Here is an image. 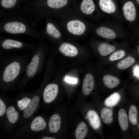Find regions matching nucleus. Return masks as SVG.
<instances>
[{"label":"nucleus","mask_w":139,"mask_h":139,"mask_svg":"<svg viewBox=\"0 0 139 139\" xmlns=\"http://www.w3.org/2000/svg\"><path fill=\"white\" fill-rule=\"evenodd\" d=\"M67 3V0H48L47 1V4L49 7L55 9L63 7Z\"/></svg>","instance_id":"nucleus-25"},{"label":"nucleus","mask_w":139,"mask_h":139,"mask_svg":"<svg viewBox=\"0 0 139 139\" xmlns=\"http://www.w3.org/2000/svg\"><path fill=\"white\" fill-rule=\"evenodd\" d=\"M67 28L68 32L75 35H80L85 31L86 27L82 21L78 20H72L67 24Z\"/></svg>","instance_id":"nucleus-9"},{"label":"nucleus","mask_w":139,"mask_h":139,"mask_svg":"<svg viewBox=\"0 0 139 139\" xmlns=\"http://www.w3.org/2000/svg\"><path fill=\"white\" fill-rule=\"evenodd\" d=\"M42 139H55L56 138L49 136H45L41 137V138Z\"/></svg>","instance_id":"nucleus-32"},{"label":"nucleus","mask_w":139,"mask_h":139,"mask_svg":"<svg viewBox=\"0 0 139 139\" xmlns=\"http://www.w3.org/2000/svg\"><path fill=\"white\" fill-rule=\"evenodd\" d=\"M135 61V60L133 57L128 56L119 62L117 64V66L119 69L125 70L132 65Z\"/></svg>","instance_id":"nucleus-24"},{"label":"nucleus","mask_w":139,"mask_h":139,"mask_svg":"<svg viewBox=\"0 0 139 139\" xmlns=\"http://www.w3.org/2000/svg\"><path fill=\"white\" fill-rule=\"evenodd\" d=\"M113 111L112 110L108 108H105L101 111V118L103 123L108 124L112 123L113 120Z\"/></svg>","instance_id":"nucleus-21"},{"label":"nucleus","mask_w":139,"mask_h":139,"mask_svg":"<svg viewBox=\"0 0 139 139\" xmlns=\"http://www.w3.org/2000/svg\"><path fill=\"white\" fill-rule=\"evenodd\" d=\"M137 3L139 4V0H136Z\"/></svg>","instance_id":"nucleus-34"},{"label":"nucleus","mask_w":139,"mask_h":139,"mask_svg":"<svg viewBox=\"0 0 139 139\" xmlns=\"http://www.w3.org/2000/svg\"><path fill=\"white\" fill-rule=\"evenodd\" d=\"M116 49V46L106 42H102L98 46V50L102 56H105L114 51Z\"/></svg>","instance_id":"nucleus-16"},{"label":"nucleus","mask_w":139,"mask_h":139,"mask_svg":"<svg viewBox=\"0 0 139 139\" xmlns=\"http://www.w3.org/2000/svg\"><path fill=\"white\" fill-rule=\"evenodd\" d=\"M81 9L85 14H92L95 10V6L93 0H83L81 4Z\"/></svg>","instance_id":"nucleus-17"},{"label":"nucleus","mask_w":139,"mask_h":139,"mask_svg":"<svg viewBox=\"0 0 139 139\" xmlns=\"http://www.w3.org/2000/svg\"><path fill=\"white\" fill-rule=\"evenodd\" d=\"M87 116L91 126L93 129H97L99 128L101 121L98 114L95 111L89 110L87 113Z\"/></svg>","instance_id":"nucleus-15"},{"label":"nucleus","mask_w":139,"mask_h":139,"mask_svg":"<svg viewBox=\"0 0 139 139\" xmlns=\"http://www.w3.org/2000/svg\"><path fill=\"white\" fill-rule=\"evenodd\" d=\"M61 118L59 115L57 114L53 115L50 117L48 123L49 132L55 133L58 132L60 127Z\"/></svg>","instance_id":"nucleus-13"},{"label":"nucleus","mask_w":139,"mask_h":139,"mask_svg":"<svg viewBox=\"0 0 139 139\" xmlns=\"http://www.w3.org/2000/svg\"><path fill=\"white\" fill-rule=\"evenodd\" d=\"M137 110L136 107L134 105L131 106L129 108L128 117L129 120L133 125H136L137 123Z\"/></svg>","instance_id":"nucleus-26"},{"label":"nucleus","mask_w":139,"mask_h":139,"mask_svg":"<svg viewBox=\"0 0 139 139\" xmlns=\"http://www.w3.org/2000/svg\"><path fill=\"white\" fill-rule=\"evenodd\" d=\"M59 50L61 53L66 56L74 57L78 54L77 48L73 45L68 43H62Z\"/></svg>","instance_id":"nucleus-12"},{"label":"nucleus","mask_w":139,"mask_h":139,"mask_svg":"<svg viewBox=\"0 0 139 139\" xmlns=\"http://www.w3.org/2000/svg\"><path fill=\"white\" fill-rule=\"evenodd\" d=\"M65 80L67 82L72 84H76L77 82V78L71 77L68 76L65 77Z\"/></svg>","instance_id":"nucleus-31"},{"label":"nucleus","mask_w":139,"mask_h":139,"mask_svg":"<svg viewBox=\"0 0 139 139\" xmlns=\"http://www.w3.org/2000/svg\"><path fill=\"white\" fill-rule=\"evenodd\" d=\"M103 80L105 85L111 89L116 87L120 83L119 80L117 77L109 75L107 74L105 75Z\"/></svg>","instance_id":"nucleus-19"},{"label":"nucleus","mask_w":139,"mask_h":139,"mask_svg":"<svg viewBox=\"0 0 139 139\" xmlns=\"http://www.w3.org/2000/svg\"><path fill=\"white\" fill-rule=\"evenodd\" d=\"M45 56V52L40 48L35 50L31 55L30 61L24 71V75L17 84L19 89H22L30 81L40 73L43 66Z\"/></svg>","instance_id":"nucleus-2"},{"label":"nucleus","mask_w":139,"mask_h":139,"mask_svg":"<svg viewBox=\"0 0 139 139\" xmlns=\"http://www.w3.org/2000/svg\"><path fill=\"white\" fill-rule=\"evenodd\" d=\"M17 107L12 104L8 107L4 118L5 120L2 123L3 127L10 132L14 126L18 123L20 118L19 111Z\"/></svg>","instance_id":"nucleus-7"},{"label":"nucleus","mask_w":139,"mask_h":139,"mask_svg":"<svg viewBox=\"0 0 139 139\" xmlns=\"http://www.w3.org/2000/svg\"><path fill=\"white\" fill-rule=\"evenodd\" d=\"M94 86V81L92 74L88 73L85 76L82 85V90L86 95L89 94L93 90Z\"/></svg>","instance_id":"nucleus-14"},{"label":"nucleus","mask_w":139,"mask_h":139,"mask_svg":"<svg viewBox=\"0 0 139 139\" xmlns=\"http://www.w3.org/2000/svg\"><path fill=\"white\" fill-rule=\"evenodd\" d=\"M8 107L7 102L4 98L2 96L0 97V117L1 121L6 114Z\"/></svg>","instance_id":"nucleus-28"},{"label":"nucleus","mask_w":139,"mask_h":139,"mask_svg":"<svg viewBox=\"0 0 139 139\" xmlns=\"http://www.w3.org/2000/svg\"><path fill=\"white\" fill-rule=\"evenodd\" d=\"M125 54V51L123 49H120L116 51L109 57V60L111 61H113L120 59L124 56Z\"/></svg>","instance_id":"nucleus-29"},{"label":"nucleus","mask_w":139,"mask_h":139,"mask_svg":"<svg viewBox=\"0 0 139 139\" xmlns=\"http://www.w3.org/2000/svg\"><path fill=\"white\" fill-rule=\"evenodd\" d=\"M33 92H25L21 93L16 98V106L19 110L23 111L30 102Z\"/></svg>","instance_id":"nucleus-10"},{"label":"nucleus","mask_w":139,"mask_h":139,"mask_svg":"<svg viewBox=\"0 0 139 139\" xmlns=\"http://www.w3.org/2000/svg\"><path fill=\"white\" fill-rule=\"evenodd\" d=\"M118 119L120 126L124 131H126L128 128V122L127 115L125 111L120 109L118 112Z\"/></svg>","instance_id":"nucleus-20"},{"label":"nucleus","mask_w":139,"mask_h":139,"mask_svg":"<svg viewBox=\"0 0 139 139\" xmlns=\"http://www.w3.org/2000/svg\"><path fill=\"white\" fill-rule=\"evenodd\" d=\"M137 49H138V54L139 55V45L138 46Z\"/></svg>","instance_id":"nucleus-33"},{"label":"nucleus","mask_w":139,"mask_h":139,"mask_svg":"<svg viewBox=\"0 0 139 139\" xmlns=\"http://www.w3.org/2000/svg\"><path fill=\"white\" fill-rule=\"evenodd\" d=\"M17 0H2V6L6 8H10L13 6L15 4Z\"/></svg>","instance_id":"nucleus-30"},{"label":"nucleus","mask_w":139,"mask_h":139,"mask_svg":"<svg viewBox=\"0 0 139 139\" xmlns=\"http://www.w3.org/2000/svg\"><path fill=\"white\" fill-rule=\"evenodd\" d=\"M5 31L9 33L16 34L23 33L26 30V27L23 23L17 22H8L4 27Z\"/></svg>","instance_id":"nucleus-11"},{"label":"nucleus","mask_w":139,"mask_h":139,"mask_svg":"<svg viewBox=\"0 0 139 139\" xmlns=\"http://www.w3.org/2000/svg\"><path fill=\"white\" fill-rule=\"evenodd\" d=\"M58 91V85L54 83L49 84L45 88L42 97L44 103H50L56 98Z\"/></svg>","instance_id":"nucleus-8"},{"label":"nucleus","mask_w":139,"mask_h":139,"mask_svg":"<svg viewBox=\"0 0 139 139\" xmlns=\"http://www.w3.org/2000/svg\"><path fill=\"white\" fill-rule=\"evenodd\" d=\"M120 96L117 92H114L107 97L105 100V104L108 107H112L116 105L119 102Z\"/></svg>","instance_id":"nucleus-23"},{"label":"nucleus","mask_w":139,"mask_h":139,"mask_svg":"<svg viewBox=\"0 0 139 139\" xmlns=\"http://www.w3.org/2000/svg\"><path fill=\"white\" fill-rule=\"evenodd\" d=\"M31 55H0V90L1 92L14 89L18 80L24 71Z\"/></svg>","instance_id":"nucleus-1"},{"label":"nucleus","mask_w":139,"mask_h":139,"mask_svg":"<svg viewBox=\"0 0 139 139\" xmlns=\"http://www.w3.org/2000/svg\"><path fill=\"white\" fill-rule=\"evenodd\" d=\"M88 131V127L86 123L81 122L77 126L75 131V136L77 139H83L86 136Z\"/></svg>","instance_id":"nucleus-22"},{"label":"nucleus","mask_w":139,"mask_h":139,"mask_svg":"<svg viewBox=\"0 0 139 139\" xmlns=\"http://www.w3.org/2000/svg\"><path fill=\"white\" fill-rule=\"evenodd\" d=\"M138 128H139V123L138 124Z\"/></svg>","instance_id":"nucleus-35"},{"label":"nucleus","mask_w":139,"mask_h":139,"mask_svg":"<svg viewBox=\"0 0 139 139\" xmlns=\"http://www.w3.org/2000/svg\"><path fill=\"white\" fill-rule=\"evenodd\" d=\"M100 9L104 13L121 23L124 20L122 13L113 0H99Z\"/></svg>","instance_id":"nucleus-6"},{"label":"nucleus","mask_w":139,"mask_h":139,"mask_svg":"<svg viewBox=\"0 0 139 139\" xmlns=\"http://www.w3.org/2000/svg\"><path fill=\"white\" fill-rule=\"evenodd\" d=\"M1 46L3 49L7 50L20 49L23 47V44L22 42L18 41L7 39L3 41Z\"/></svg>","instance_id":"nucleus-18"},{"label":"nucleus","mask_w":139,"mask_h":139,"mask_svg":"<svg viewBox=\"0 0 139 139\" xmlns=\"http://www.w3.org/2000/svg\"><path fill=\"white\" fill-rule=\"evenodd\" d=\"M44 88V86L41 85L37 91L33 92L30 102L23 111L20 116L18 122L19 124L23 126L32 118L39 107Z\"/></svg>","instance_id":"nucleus-5"},{"label":"nucleus","mask_w":139,"mask_h":139,"mask_svg":"<svg viewBox=\"0 0 139 139\" xmlns=\"http://www.w3.org/2000/svg\"><path fill=\"white\" fill-rule=\"evenodd\" d=\"M121 23L116 20L107 21L96 29L95 32L98 36L108 39L125 37L127 35L128 32Z\"/></svg>","instance_id":"nucleus-3"},{"label":"nucleus","mask_w":139,"mask_h":139,"mask_svg":"<svg viewBox=\"0 0 139 139\" xmlns=\"http://www.w3.org/2000/svg\"><path fill=\"white\" fill-rule=\"evenodd\" d=\"M46 126V122L43 117L38 116L17 130L14 135L21 137H30L44 130Z\"/></svg>","instance_id":"nucleus-4"},{"label":"nucleus","mask_w":139,"mask_h":139,"mask_svg":"<svg viewBox=\"0 0 139 139\" xmlns=\"http://www.w3.org/2000/svg\"><path fill=\"white\" fill-rule=\"evenodd\" d=\"M46 30L47 33L54 38H58L61 36V34L59 31L51 23L47 24Z\"/></svg>","instance_id":"nucleus-27"}]
</instances>
